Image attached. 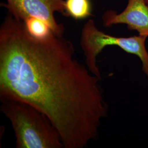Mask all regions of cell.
I'll return each instance as SVG.
<instances>
[{"label": "cell", "instance_id": "cell-1", "mask_svg": "<svg viewBox=\"0 0 148 148\" xmlns=\"http://www.w3.org/2000/svg\"><path fill=\"white\" fill-rule=\"evenodd\" d=\"M74 55L69 40L53 32L36 39L12 16L0 27L1 101L35 108L57 130L64 148H84L98 137L108 106L101 78Z\"/></svg>", "mask_w": 148, "mask_h": 148}, {"label": "cell", "instance_id": "cell-8", "mask_svg": "<svg viewBox=\"0 0 148 148\" xmlns=\"http://www.w3.org/2000/svg\"><path fill=\"white\" fill-rule=\"evenodd\" d=\"M145 1H146V2H147V3H148V0H145Z\"/></svg>", "mask_w": 148, "mask_h": 148}, {"label": "cell", "instance_id": "cell-5", "mask_svg": "<svg viewBox=\"0 0 148 148\" xmlns=\"http://www.w3.org/2000/svg\"><path fill=\"white\" fill-rule=\"evenodd\" d=\"M102 20L104 27L126 24L128 29L137 32L139 35L148 37V4L145 0H128L126 7L121 13L106 11Z\"/></svg>", "mask_w": 148, "mask_h": 148}, {"label": "cell", "instance_id": "cell-7", "mask_svg": "<svg viewBox=\"0 0 148 148\" xmlns=\"http://www.w3.org/2000/svg\"><path fill=\"white\" fill-rule=\"evenodd\" d=\"M23 23L28 33L38 40L46 39L53 32L47 23L38 18L28 17Z\"/></svg>", "mask_w": 148, "mask_h": 148}, {"label": "cell", "instance_id": "cell-3", "mask_svg": "<svg viewBox=\"0 0 148 148\" xmlns=\"http://www.w3.org/2000/svg\"><path fill=\"white\" fill-rule=\"evenodd\" d=\"M146 36L117 37L99 30L95 21L90 19L82 27L79 45L85 56V64L92 74L101 79L97 64V56L107 46H115L125 52L137 56L142 63L143 73L148 77V52L145 47Z\"/></svg>", "mask_w": 148, "mask_h": 148}, {"label": "cell", "instance_id": "cell-6", "mask_svg": "<svg viewBox=\"0 0 148 148\" xmlns=\"http://www.w3.org/2000/svg\"><path fill=\"white\" fill-rule=\"evenodd\" d=\"M65 6L68 16L74 19H84L92 15L90 0H65Z\"/></svg>", "mask_w": 148, "mask_h": 148}, {"label": "cell", "instance_id": "cell-2", "mask_svg": "<svg viewBox=\"0 0 148 148\" xmlns=\"http://www.w3.org/2000/svg\"><path fill=\"white\" fill-rule=\"evenodd\" d=\"M0 107L11 122L16 148H63L58 131L42 112L27 103L2 101Z\"/></svg>", "mask_w": 148, "mask_h": 148}, {"label": "cell", "instance_id": "cell-4", "mask_svg": "<svg viewBox=\"0 0 148 148\" xmlns=\"http://www.w3.org/2000/svg\"><path fill=\"white\" fill-rule=\"evenodd\" d=\"M1 5L8 10L11 16L23 21L28 17L41 19L47 23L53 33L63 37L64 27L55 19L54 13L59 12L68 16L64 0H6Z\"/></svg>", "mask_w": 148, "mask_h": 148}]
</instances>
